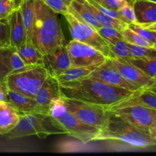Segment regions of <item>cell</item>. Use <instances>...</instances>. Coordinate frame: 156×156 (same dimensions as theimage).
<instances>
[{
    "label": "cell",
    "mask_w": 156,
    "mask_h": 156,
    "mask_svg": "<svg viewBox=\"0 0 156 156\" xmlns=\"http://www.w3.org/2000/svg\"><path fill=\"white\" fill-rule=\"evenodd\" d=\"M94 1H96L97 2H98L99 4L105 6V7L117 10V9L120 7V5H121L125 0H94ZM129 1L131 2V0H129Z\"/></svg>",
    "instance_id": "obj_36"
},
{
    "label": "cell",
    "mask_w": 156,
    "mask_h": 156,
    "mask_svg": "<svg viewBox=\"0 0 156 156\" xmlns=\"http://www.w3.org/2000/svg\"><path fill=\"white\" fill-rule=\"evenodd\" d=\"M60 85V84H59ZM61 96L98 105L109 110L136 91H129L105 84L94 78L87 77L60 85Z\"/></svg>",
    "instance_id": "obj_1"
},
{
    "label": "cell",
    "mask_w": 156,
    "mask_h": 156,
    "mask_svg": "<svg viewBox=\"0 0 156 156\" xmlns=\"http://www.w3.org/2000/svg\"><path fill=\"white\" fill-rule=\"evenodd\" d=\"M11 47L10 42V24L9 19H0V48Z\"/></svg>",
    "instance_id": "obj_33"
},
{
    "label": "cell",
    "mask_w": 156,
    "mask_h": 156,
    "mask_svg": "<svg viewBox=\"0 0 156 156\" xmlns=\"http://www.w3.org/2000/svg\"><path fill=\"white\" fill-rule=\"evenodd\" d=\"M70 8L85 22L88 23L97 30L101 27L90 9L86 0H74Z\"/></svg>",
    "instance_id": "obj_21"
},
{
    "label": "cell",
    "mask_w": 156,
    "mask_h": 156,
    "mask_svg": "<svg viewBox=\"0 0 156 156\" xmlns=\"http://www.w3.org/2000/svg\"><path fill=\"white\" fill-rule=\"evenodd\" d=\"M62 133L63 132L55 126L49 114L44 113H28L20 114L18 124L5 135L9 140H14L34 135L44 139L52 134Z\"/></svg>",
    "instance_id": "obj_5"
},
{
    "label": "cell",
    "mask_w": 156,
    "mask_h": 156,
    "mask_svg": "<svg viewBox=\"0 0 156 156\" xmlns=\"http://www.w3.org/2000/svg\"><path fill=\"white\" fill-rule=\"evenodd\" d=\"M126 60L140 68L153 79L156 78V58H152V59L133 58Z\"/></svg>",
    "instance_id": "obj_25"
},
{
    "label": "cell",
    "mask_w": 156,
    "mask_h": 156,
    "mask_svg": "<svg viewBox=\"0 0 156 156\" xmlns=\"http://www.w3.org/2000/svg\"><path fill=\"white\" fill-rule=\"evenodd\" d=\"M34 66L27 65L25 62L23 61L21 56L18 53L15 48L12 47V54H11V68H12V73L11 74L13 73H21V72L26 71L27 69L33 68Z\"/></svg>",
    "instance_id": "obj_32"
},
{
    "label": "cell",
    "mask_w": 156,
    "mask_h": 156,
    "mask_svg": "<svg viewBox=\"0 0 156 156\" xmlns=\"http://www.w3.org/2000/svg\"><path fill=\"white\" fill-rule=\"evenodd\" d=\"M43 66L50 76L56 78L72 67L66 45L58 46L44 55Z\"/></svg>",
    "instance_id": "obj_12"
},
{
    "label": "cell",
    "mask_w": 156,
    "mask_h": 156,
    "mask_svg": "<svg viewBox=\"0 0 156 156\" xmlns=\"http://www.w3.org/2000/svg\"><path fill=\"white\" fill-rule=\"evenodd\" d=\"M12 47L0 48V81H5L6 78L12 73L11 54Z\"/></svg>",
    "instance_id": "obj_24"
},
{
    "label": "cell",
    "mask_w": 156,
    "mask_h": 156,
    "mask_svg": "<svg viewBox=\"0 0 156 156\" xmlns=\"http://www.w3.org/2000/svg\"><path fill=\"white\" fill-rule=\"evenodd\" d=\"M147 89H149V91H152V92L156 93V85H152V86L149 87V88H148Z\"/></svg>",
    "instance_id": "obj_40"
},
{
    "label": "cell",
    "mask_w": 156,
    "mask_h": 156,
    "mask_svg": "<svg viewBox=\"0 0 156 156\" xmlns=\"http://www.w3.org/2000/svg\"><path fill=\"white\" fill-rule=\"evenodd\" d=\"M130 53L134 58L140 59H152L156 58V49L154 47H146L133 45L127 43Z\"/></svg>",
    "instance_id": "obj_29"
},
{
    "label": "cell",
    "mask_w": 156,
    "mask_h": 156,
    "mask_svg": "<svg viewBox=\"0 0 156 156\" xmlns=\"http://www.w3.org/2000/svg\"><path fill=\"white\" fill-rule=\"evenodd\" d=\"M142 26L149 30H156V22L153 23V24H148V25H142Z\"/></svg>",
    "instance_id": "obj_39"
},
{
    "label": "cell",
    "mask_w": 156,
    "mask_h": 156,
    "mask_svg": "<svg viewBox=\"0 0 156 156\" xmlns=\"http://www.w3.org/2000/svg\"><path fill=\"white\" fill-rule=\"evenodd\" d=\"M96 66H81V67H70L69 69L64 72L62 74L56 77L58 82L60 84L73 82L78 79H83L89 76L90 73L96 68Z\"/></svg>",
    "instance_id": "obj_22"
},
{
    "label": "cell",
    "mask_w": 156,
    "mask_h": 156,
    "mask_svg": "<svg viewBox=\"0 0 156 156\" xmlns=\"http://www.w3.org/2000/svg\"><path fill=\"white\" fill-rule=\"evenodd\" d=\"M108 59L123 76V79L129 83L132 84L138 90L148 88L155 83V79L153 78L133 64L128 62L126 59L117 57Z\"/></svg>",
    "instance_id": "obj_11"
},
{
    "label": "cell",
    "mask_w": 156,
    "mask_h": 156,
    "mask_svg": "<svg viewBox=\"0 0 156 156\" xmlns=\"http://www.w3.org/2000/svg\"><path fill=\"white\" fill-rule=\"evenodd\" d=\"M136 24L148 25L156 22V2L149 0H131Z\"/></svg>",
    "instance_id": "obj_17"
},
{
    "label": "cell",
    "mask_w": 156,
    "mask_h": 156,
    "mask_svg": "<svg viewBox=\"0 0 156 156\" xmlns=\"http://www.w3.org/2000/svg\"><path fill=\"white\" fill-rule=\"evenodd\" d=\"M49 115L55 126L63 132L77 139L84 144L95 141L101 129L85 124L74 114L67 111L60 98L54 99L50 105Z\"/></svg>",
    "instance_id": "obj_4"
},
{
    "label": "cell",
    "mask_w": 156,
    "mask_h": 156,
    "mask_svg": "<svg viewBox=\"0 0 156 156\" xmlns=\"http://www.w3.org/2000/svg\"><path fill=\"white\" fill-rule=\"evenodd\" d=\"M65 18L68 24L73 40L94 47L103 53L108 59L116 58L111 52L108 42L101 36L95 28L82 19L71 8L66 14Z\"/></svg>",
    "instance_id": "obj_6"
},
{
    "label": "cell",
    "mask_w": 156,
    "mask_h": 156,
    "mask_svg": "<svg viewBox=\"0 0 156 156\" xmlns=\"http://www.w3.org/2000/svg\"><path fill=\"white\" fill-rule=\"evenodd\" d=\"M109 111L148 133L149 128L156 123V110L142 105H131Z\"/></svg>",
    "instance_id": "obj_10"
},
{
    "label": "cell",
    "mask_w": 156,
    "mask_h": 156,
    "mask_svg": "<svg viewBox=\"0 0 156 156\" xmlns=\"http://www.w3.org/2000/svg\"><path fill=\"white\" fill-rule=\"evenodd\" d=\"M149 133L154 140H156V123L152 124V126L149 128Z\"/></svg>",
    "instance_id": "obj_38"
},
{
    "label": "cell",
    "mask_w": 156,
    "mask_h": 156,
    "mask_svg": "<svg viewBox=\"0 0 156 156\" xmlns=\"http://www.w3.org/2000/svg\"><path fill=\"white\" fill-rule=\"evenodd\" d=\"M122 34H123V40H124L126 43L133 44V45L141 46V47H154V45L152 43L149 42L147 40H146L144 37H143L141 35L136 33L135 31L131 30V29L129 28L128 27H126V28L122 31Z\"/></svg>",
    "instance_id": "obj_27"
},
{
    "label": "cell",
    "mask_w": 156,
    "mask_h": 156,
    "mask_svg": "<svg viewBox=\"0 0 156 156\" xmlns=\"http://www.w3.org/2000/svg\"><path fill=\"white\" fill-rule=\"evenodd\" d=\"M120 19L126 24L136 23L135 12L131 2L129 0H125L117 9Z\"/></svg>",
    "instance_id": "obj_26"
},
{
    "label": "cell",
    "mask_w": 156,
    "mask_h": 156,
    "mask_svg": "<svg viewBox=\"0 0 156 156\" xmlns=\"http://www.w3.org/2000/svg\"><path fill=\"white\" fill-rule=\"evenodd\" d=\"M8 91L5 81H0V102H8Z\"/></svg>",
    "instance_id": "obj_37"
},
{
    "label": "cell",
    "mask_w": 156,
    "mask_h": 156,
    "mask_svg": "<svg viewBox=\"0 0 156 156\" xmlns=\"http://www.w3.org/2000/svg\"><path fill=\"white\" fill-rule=\"evenodd\" d=\"M9 19L10 24L11 47L17 48L27 41V33L20 7L12 12Z\"/></svg>",
    "instance_id": "obj_16"
},
{
    "label": "cell",
    "mask_w": 156,
    "mask_h": 156,
    "mask_svg": "<svg viewBox=\"0 0 156 156\" xmlns=\"http://www.w3.org/2000/svg\"><path fill=\"white\" fill-rule=\"evenodd\" d=\"M30 41L43 55L58 46L66 45L56 13L41 0H34V21Z\"/></svg>",
    "instance_id": "obj_2"
},
{
    "label": "cell",
    "mask_w": 156,
    "mask_h": 156,
    "mask_svg": "<svg viewBox=\"0 0 156 156\" xmlns=\"http://www.w3.org/2000/svg\"><path fill=\"white\" fill-rule=\"evenodd\" d=\"M97 31L109 44H113L119 40H123L122 32L114 27L101 26L97 29Z\"/></svg>",
    "instance_id": "obj_30"
},
{
    "label": "cell",
    "mask_w": 156,
    "mask_h": 156,
    "mask_svg": "<svg viewBox=\"0 0 156 156\" xmlns=\"http://www.w3.org/2000/svg\"><path fill=\"white\" fill-rule=\"evenodd\" d=\"M155 79V83H154L153 85H156V78H155V79Z\"/></svg>",
    "instance_id": "obj_43"
},
{
    "label": "cell",
    "mask_w": 156,
    "mask_h": 156,
    "mask_svg": "<svg viewBox=\"0 0 156 156\" xmlns=\"http://www.w3.org/2000/svg\"><path fill=\"white\" fill-rule=\"evenodd\" d=\"M8 102L21 114L43 113L34 98L14 90L9 89L8 91Z\"/></svg>",
    "instance_id": "obj_15"
},
{
    "label": "cell",
    "mask_w": 156,
    "mask_h": 156,
    "mask_svg": "<svg viewBox=\"0 0 156 156\" xmlns=\"http://www.w3.org/2000/svg\"><path fill=\"white\" fill-rule=\"evenodd\" d=\"M149 1H152V2H156V0H149Z\"/></svg>",
    "instance_id": "obj_44"
},
{
    "label": "cell",
    "mask_w": 156,
    "mask_h": 156,
    "mask_svg": "<svg viewBox=\"0 0 156 156\" xmlns=\"http://www.w3.org/2000/svg\"><path fill=\"white\" fill-rule=\"evenodd\" d=\"M20 114L9 103L0 102V135H5L18 124Z\"/></svg>",
    "instance_id": "obj_19"
},
{
    "label": "cell",
    "mask_w": 156,
    "mask_h": 156,
    "mask_svg": "<svg viewBox=\"0 0 156 156\" xmlns=\"http://www.w3.org/2000/svg\"><path fill=\"white\" fill-rule=\"evenodd\" d=\"M108 44L111 52L115 55L117 58L123 59H130L134 58L130 53L127 43L124 40H119L113 44H109V43Z\"/></svg>",
    "instance_id": "obj_28"
},
{
    "label": "cell",
    "mask_w": 156,
    "mask_h": 156,
    "mask_svg": "<svg viewBox=\"0 0 156 156\" xmlns=\"http://www.w3.org/2000/svg\"><path fill=\"white\" fill-rule=\"evenodd\" d=\"M48 76L43 66L8 76L5 82L9 89L14 90L34 98L38 90Z\"/></svg>",
    "instance_id": "obj_7"
},
{
    "label": "cell",
    "mask_w": 156,
    "mask_h": 156,
    "mask_svg": "<svg viewBox=\"0 0 156 156\" xmlns=\"http://www.w3.org/2000/svg\"><path fill=\"white\" fill-rule=\"evenodd\" d=\"M62 101L66 109L85 124L99 129L106 126L110 114L106 108L62 96Z\"/></svg>",
    "instance_id": "obj_8"
},
{
    "label": "cell",
    "mask_w": 156,
    "mask_h": 156,
    "mask_svg": "<svg viewBox=\"0 0 156 156\" xmlns=\"http://www.w3.org/2000/svg\"><path fill=\"white\" fill-rule=\"evenodd\" d=\"M19 7L17 0H0V19L9 18L12 12Z\"/></svg>",
    "instance_id": "obj_34"
},
{
    "label": "cell",
    "mask_w": 156,
    "mask_h": 156,
    "mask_svg": "<svg viewBox=\"0 0 156 156\" xmlns=\"http://www.w3.org/2000/svg\"><path fill=\"white\" fill-rule=\"evenodd\" d=\"M131 105H142L156 110V93L149 91L147 88L138 90L132 96L111 107L108 111Z\"/></svg>",
    "instance_id": "obj_18"
},
{
    "label": "cell",
    "mask_w": 156,
    "mask_h": 156,
    "mask_svg": "<svg viewBox=\"0 0 156 156\" xmlns=\"http://www.w3.org/2000/svg\"><path fill=\"white\" fill-rule=\"evenodd\" d=\"M88 76L101 81L104 83L111 86L124 88L129 91H138L135 86L123 79V76L111 63L108 59L105 62L96 67Z\"/></svg>",
    "instance_id": "obj_13"
},
{
    "label": "cell",
    "mask_w": 156,
    "mask_h": 156,
    "mask_svg": "<svg viewBox=\"0 0 156 156\" xmlns=\"http://www.w3.org/2000/svg\"><path fill=\"white\" fill-rule=\"evenodd\" d=\"M109 112L108 123L101 129L95 141L116 140L136 148L156 146V140L149 133L123 120L111 111Z\"/></svg>",
    "instance_id": "obj_3"
},
{
    "label": "cell",
    "mask_w": 156,
    "mask_h": 156,
    "mask_svg": "<svg viewBox=\"0 0 156 156\" xmlns=\"http://www.w3.org/2000/svg\"><path fill=\"white\" fill-rule=\"evenodd\" d=\"M23 22L27 33V41H31V31L34 21V0H27L20 5Z\"/></svg>",
    "instance_id": "obj_23"
},
{
    "label": "cell",
    "mask_w": 156,
    "mask_h": 156,
    "mask_svg": "<svg viewBox=\"0 0 156 156\" xmlns=\"http://www.w3.org/2000/svg\"><path fill=\"white\" fill-rule=\"evenodd\" d=\"M73 67L98 66L108 58L94 47L73 40L66 44Z\"/></svg>",
    "instance_id": "obj_9"
},
{
    "label": "cell",
    "mask_w": 156,
    "mask_h": 156,
    "mask_svg": "<svg viewBox=\"0 0 156 156\" xmlns=\"http://www.w3.org/2000/svg\"><path fill=\"white\" fill-rule=\"evenodd\" d=\"M17 1H18V4L19 5H21V3L23 2H25V1H27V0H17Z\"/></svg>",
    "instance_id": "obj_42"
},
{
    "label": "cell",
    "mask_w": 156,
    "mask_h": 156,
    "mask_svg": "<svg viewBox=\"0 0 156 156\" xmlns=\"http://www.w3.org/2000/svg\"><path fill=\"white\" fill-rule=\"evenodd\" d=\"M56 14L65 15L74 0H41Z\"/></svg>",
    "instance_id": "obj_31"
},
{
    "label": "cell",
    "mask_w": 156,
    "mask_h": 156,
    "mask_svg": "<svg viewBox=\"0 0 156 156\" xmlns=\"http://www.w3.org/2000/svg\"><path fill=\"white\" fill-rule=\"evenodd\" d=\"M127 27H129V28H130L131 30H133V31H135L136 33L141 35L143 37H144L145 39L147 40L149 42L152 43V44H153L154 35H153V31H152V30H148V29L145 28L144 27H143V26L140 25V24H136V23L128 24Z\"/></svg>",
    "instance_id": "obj_35"
},
{
    "label": "cell",
    "mask_w": 156,
    "mask_h": 156,
    "mask_svg": "<svg viewBox=\"0 0 156 156\" xmlns=\"http://www.w3.org/2000/svg\"><path fill=\"white\" fill-rule=\"evenodd\" d=\"M153 31V35H154V48L156 49V30H152Z\"/></svg>",
    "instance_id": "obj_41"
},
{
    "label": "cell",
    "mask_w": 156,
    "mask_h": 156,
    "mask_svg": "<svg viewBox=\"0 0 156 156\" xmlns=\"http://www.w3.org/2000/svg\"><path fill=\"white\" fill-rule=\"evenodd\" d=\"M15 49L27 65L31 66H43L44 55L36 48L31 41H26L24 44Z\"/></svg>",
    "instance_id": "obj_20"
},
{
    "label": "cell",
    "mask_w": 156,
    "mask_h": 156,
    "mask_svg": "<svg viewBox=\"0 0 156 156\" xmlns=\"http://www.w3.org/2000/svg\"><path fill=\"white\" fill-rule=\"evenodd\" d=\"M60 97V85L57 79L48 75L38 90L34 99L41 111L49 114L53 101Z\"/></svg>",
    "instance_id": "obj_14"
}]
</instances>
